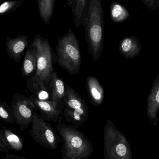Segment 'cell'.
<instances>
[{
  "label": "cell",
  "instance_id": "6da1fadb",
  "mask_svg": "<svg viewBox=\"0 0 159 159\" xmlns=\"http://www.w3.org/2000/svg\"><path fill=\"white\" fill-rule=\"evenodd\" d=\"M82 25L89 54L94 60H98L104 48V12L100 0H87Z\"/></svg>",
  "mask_w": 159,
  "mask_h": 159
},
{
  "label": "cell",
  "instance_id": "7a4b0ae2",
  "mask_svg": "<svg viewBox=\"0 0 159 159\" xmlns=\"http://www.w3.org/2000/svg\"><path fill=\"white\" fill-rule=\"evenodd\" d=\"M58 120L56 128L63 139L62 159H88L93 154V147L89 139L78 128Z\"/></svg>",
  "mask_w": 159,
  "mask_h": 159
},
{
  "label": "cell",
  "instance_id": "3957f363",
  "mask_svg": "<svg viewBox=\"0 0 159 159\" xmlns=\"http://www.w3.org/2000/svg\"><path fill=\"white\" fill-rule=\"evenodd\" d=\"M57 62L70 75L79 74L81 55L79 41L71 28L57 40Z\"/></svg>",
  "mask_w": 159,
  "mask_h": 159
},
{
  "label": "cell",
  "instance_id": "277c9868",
  "mask_svg": "<svg viewBox=\"0 0 159 159\" xmlns=\"http://www.w3.org/2000/svg\"><path fill=\"white\" fill-rule=\"evenodd\" d=\"M103 141L105 159H132L127 139L108 119L104 126Z\"/></svg>",
  "mask_w": 159,
  "mask_h": 159
},
{
  "label": "cell",
  "instance_id": "5b68a950",
  "mask_svg": "<svg viewBox=\"0 0 159 159\" xmlns=\"http://www.w3.org/2000/svg\"><path fill=\"white\" fill-rule=\"evenodd\" d=\"M37 51V70L31 78L33 87L49 82L54 72L53 52L49 41L38 35L32 42Z\"/></svg>",
  "mask_w": 159,
  "mask_h": 159
},
{
  "label": "cell",
  "instance_id": "8992f818",
  "mask_svg": "<svg viewBox=\"0 0 159 159\" xmlns=\"http://www.w3.org/2000/svg\"><path fill=\"white\" fill-rule=\"evenodd\" d=\"M63 98V115L66 121L78 128L84 123L89 115V107L79 93L66 84Z\"/></svg>",
  "mask_w": 159,
  "mask_h": 159
},
{
  "label": "cell",
  "instance_id": "52a82bcc",
  "mask_svg": "<svg viewBox=\"0 0 159 159\" xmlns=\"http://www.w3.org/2000/svg\"><path fill=\"white\" fill-rule=\"evenodd\" d=\"M29 133L36 142L44 148L50 149H56L58 144L62 142L51 125L36 112L32 119Z\"/></svg>",
  "mask_w": 159,
  "mask_h": 159
},
{
  "label": "cell",
  "instance_id": "ba28073f",
  "mask_svg": "<svg viewBox=\"0 0 159 159\" xmlns=\"http://www.w3.org/2000/svg\"><path fill=\"white\" fill-rule=\"evenodd\" d=\"M11 107L13 111L15 122L20 129L24 130L28 128L36 112V107L32 101L29 98L17 93L14 95Z\"/></svg>",
  "mask_w": 159,
  "mask_h": 159
},
{
  "label": "cell",
  "instance_id": "9c48e42d",
  "mask_svg": "<svg viewBox=\"0 0 159 159\" xmlns=\"http://www.w3.org/2000/svg\"><path fill=\"white\" fill-rule=\"evenodd\" d=\"M35 105L36 109L42 114L45 120L57 122L63 114V101L57 102L52 100H40L34 96L29 98Z\"/></svg>",
  "mask_w": 159,
  "mask_h": 159
},
{
  "label": "cell",
  "instance_id": "30bf717a",
  "mask_svg": "<svg viewBox=\"0 0 159 159\" xmlns=\"http://www.w3.org/2000/svg\"><path fill=\"white\" fill-rule=\"evenodd\" d=\"M28 45V37L25 35H19L14 39L8 37L6 39L7 54L11 59L16 62H19L21 60L22 54Z\"/></svg>",
  "mask_w": 159,
  "mask_h": 159
},
{
  "label": "cell",
  "instance_id": "8fae6325",
  "mask_svg": "<svg viewBox=\"0 0 159 159\" xmlns=\"http://www.w3.org/2000/svg\"><path fill=\"white\" fill-rule=\"evenodd\" d=\"M159 109V75L158 74L152 84L147 102V116L153 125H156L158 123L157 114Z\"/></svg>",
  "mask_w": 159,
  "mask_h": 159
},
{
  "label": "cell",
  "instance_id": "7c38bea8",
  "mask_svg": "<svg viewBox=\"0 0 159 159\" xmlns=\"http://www.w3.org/2000/svg\"><path fill=\"white\" fill-rule=\"evenodd\" d=\"M86 87L89 99L95 107L102 105L104 99V89L95 77L89 76L86 79Z\"/></svg>",
  "mask_w": 159,
  "mask_h": 159
},
{
  "label": "cell",
  "instance_id": "4fadbf2b",
  "mask_svg": "<svg viewBox=\"0 0 159 159\" xmlns=\"http://www.w3.org/2000/svg\"><path fill=\"white\" fill-rule=\"evenodd\" d=\"M119 51L121 55L127 59L138 56L141 51L139 41L134 36L124 38L119 43Z\"/></svg>",
  "mask_w": 159,
  "mask_h": 159
},
{
  "label": "cell",
  "instance_id": "5bb4252c",
  "mask_svg": "<svg viewBox=\"0 0 159 159\" xmlns=\"http://www.w3.org/2000/svg\"><path fill=\"white\" fill-rule=\"evenodd\" d=\"M37 70V51L34 45L31 43L30 47L26 52L24 57L22 66V74L25 78L35 75ZM30 78V79H31Z\"/></svg>",
  "mask_w": 159,
  "mask_h": 159
},
{
  "label": "cell",
  "instance_id": "9a60e30c",
  "mask_svg": "<svg viewBox=\"0 0 159 159\" xmlns=\"http://www.w3.org/2000/svg\"><path fill=\"white\" fill-rule=\"evenodd\" d=\"M49 81L51 82L50 86L52 88L51 100L57 102H62L66 92V85L64 82L55 71L52 74Z\"/></svg>",
  "mask_w": 159,
  "mask_h": 159
},
{
  "label": "cell",
  "instance_id": "2e32d148",
  "mask_svg": "<svg viewBox=\"0 0 159 159\" xmlns=\"http://www.w3.org/2000/svg\"><path fill=\"white\" fill-rule=\"evenodd\" d=\"M37 2L42 20L44 24L49 25L53 13L55 0H38Z\"/></svg>",
  "mask_w": 159,
  "mask_h": 159
},
{
  "label": "cell",
  "instance_id": "e0dca14e",
  "mask_svg": "<svg viewBox=\"0 0 159 159\" xmlns=\"http://www.w3.org/2000/svg\"><path fill=\"white\" fill-rule=\"evenodd\" d=\"M87 2V0H68L67 2L72 10L76 27H79L82 25V16Z\"/></svg>",
  "mask_w": 159,
  "mask_h": 159
},
{
  "label": "cell",
  "instance_id": "ac0fdd59",
  "mask_svg": "<svg viewBox=\"0 0 159 159\" xmlns=\"http://www.w3.org/2000/svg\"><path fill=\"white\" fill-rule=\"evenodd\" d=\"M111 20L115 23H121L126 20L130 14L127 9L122 4L117 2L111 3L110 9Z\"/></svg>",
  "mask_w": 159,
  "mask_h": 159
},
{
  "label": "cell",
  "instance_id": "d6986e66",
  "mask_svg": "<svg viewBox=\"0 0 159 159\" xmlns=\"http://www.w3.org/2000/svg\"><path fill=\"white\" fill-rule=\"evenodd\" d=\"M1 130L4 139L10 147L11 150L20 151L23 149V141L18 135L7 128H3Z\"/></svg>",
  "mask_w": 159,
  "mask_h": 159
},
{
  "label": "cell",
  "instance_id": "ffe728a7",
  "mask_svg": "<svg viewBox=\"0 0 159 159\" xmlns=\"http://www.w3.org/2000/svg\"><path fill=\"white\" fill-rule=\"evenodd\" d=\"M0 119L8 123L15 122L13 111L7 102H0Z\"/></svg>",
  "mask_w": 159,
  "mask_h": 159
},
{
  "label": "cell",
  "instance_id": "44dd1931",
  "mask_svg": "<svg viewBox=\"0 0 159 159\" xmlns=\"http://www.w3.org/2000/svg\"><path fill=\"white\" fill-rule=\"evenodd\" d=\"M24 1L5 2L0 5V16L12 12L24 3Z\"/></svg>",
  "mask_w": 159,
  "mask_h": 159
},
{
  "label": "cell",
  "instance_id": "7402d4cb",
  "mask_svg": "<svg viewBox=\"0 0 159 159\" xmlns=\"http://www.w3.org/2000/svg\"><path fill=\"white\" fill-rule=\"evenodd\" d=\"M141 1L151 10L155 11L159 9V0H141Z\"/></svg>",
  "mask_w": 159,
  "mask_h": 159
},
{
  "label": "cell",
  "instance_id": "603a6c76",
  "mask_svg": "<svg viewBox=\"0 0 159 159\" xmlns=\"http://www.w3.org/2000/svg\"><path fill=\"white\" fill-rule=\"evenodd\" d=\"M11 150L10 147L5 141L1 129H0V152Z\"/></svg>",
  "mask_w": 159,
  "mask_h": 159
},
{
  "label": "cell",
  "instance_id": "cb8c5ba5",
  "mask_svg": "<svg viewBox=\"0 0 159 159\" xmlns=\"http://www.w3.org/2000/svg\"><path fill=\"white\" fill-rule=\"evenodd\" d=\"M3 159H27L25 157H21L14 154H7Z\"/></svg>",
  "mask_w": 159,
  "mask_h": 159
}]
</instances>
